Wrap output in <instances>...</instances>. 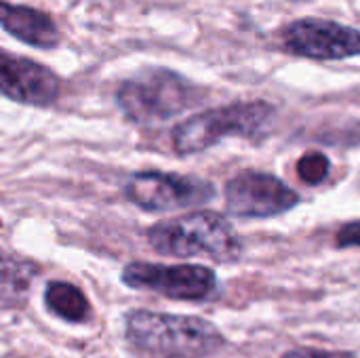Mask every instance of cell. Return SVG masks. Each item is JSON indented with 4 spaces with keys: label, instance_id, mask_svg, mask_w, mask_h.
Masks as SVG:
<instances>
[{
    "label": "cell",
    "instance_id": "cell-1",
    "mask_svg": "<svg viewBox=\"0 0 360 358\" xmlns=\"http://www.w3.org/2000/svg\"><path fill=\"white\" fill-rule=\"evenodd\" d=\"M124 335L137 352L156 358H207L226 346L224 333L207 319L152 310H129Z\"/></svg>",
    "mask_w": 360,
    "mask_h": 358
},
{
    "label": "cell",
    "instance_id": "cell-2",
    "mask_svg": "<svg viewBox=\"0 0 360 358\" xmlns=\"http://www.w3.org/2000/svg\"><path fill=\"white\" fill-rule=\"evenodd\" d=\"M205 91L184 74L169 68H143L122 80L116 103L127 120L135 124L167 122L200 103Z\"/></svg>",
    "mask_w": 360,
    "mask_h": 358
},
{
    "label": "cell",
    "instance_id": "cell-3",
    "mask_svg": "<svg viewBox=\"0 0 360 358\" xmlns=\"http://www.w3.org/2000/svg\"><path fill=\"white\" fill-rule=\"evenodd\" d=\"M150 247L169 257H211L236 262L243 253L234 226L217 211H194L175 219L158 222L148 230Z\"/></svg>",
    "mask_w": 360,
    "mask_h": 358
},
{
    "label": "cell",
    "instance_id": "cell-4",
    "mask_svg": "<svg viewBox=\"0 0 360 358\" xmlns=\"http://www.w3.org/2000/svg\"><path fill=\"white\" fill-rule=\"evenodd\" d=\"M276 108L264 99L234 101L228 106L209 108L181 120L173 133V150L181 156L205 152L226 137H257L274 120Z\"/></svg>",
    "mask_w": 360,
    "mask_h": 358
},
{
    "label": "cell",
    "instance_id": "cell-5",
    "mask_svg": "<svg viewBox=\"0 0 360 358\" xmlns=\"http://www.w3.org/2000/svg\"><path fill=\"white\" fill-rule=\"evenodd\" d=\"M122 283L137 291H152L177 302H202L217 289V274L196 264H152L131 262L122 268Z\"/></svg>",
    "mask_w": 360,
    "mask_h": 358
},
{
    "label": "cell",
    "instance_id": "cell-6",
    "mask_svg": "<svg viewBox=\"0 0 360 358\" xmlns=\"http://www.w3.org/2000/svg\"><path fill=\"white\" fill-rule=\"evenodd\" d=\"M281 49L312 61H342L360 55V30L333 19L302 17L283 25Z\"/></svg>",
    "mask_w": 360,
    "mask_h": 358
},
{
    "label": "cell",
    "instance_id": "cell-7",
    "mask_svg": "<svg viewBox=\"0 0 360 358\" xmlns=\"http://www.w3.org/2000/svg\"><path fill=\"white\" fill-rule=\"evenodd\" d=\"M302 196L281 177L264 171H240L226 184V209L240 219L278 217L300 205Z\"/></svg>",
    "mask_w": 360,
    "mask_h": 358
},
{
    "label": "cell",
    "instance_id": "cell-8",
    "mask_svg": "<svg viewBox=\"0 0 360 358\" xmlns=\"http://www.w3.org/2000/svg\"><path fill=\"white\" fill-rule=\"evenodd\" d=\"M124 196L143 211L165 213L175 209H188L192 205H205L215 196V188L211 181H205L200 177L162 171H141L127 181Z\"/></svg>",
    "mask_w": 360,
    "mask_h": 358
},
{
    "label": "cell",
    "instance_id": "cell-9",
    "mask_svg": "<svg viewBox=\"0 0 360 358\" xmlns=\"http://www.w3.org/2000/svg\"><path fill=\"white\" fill-rule=\"evenodd\" d=\"M0 95L23 106L49 108L61 95V78L30 57L0 49Z\"/></svg>",
    "mask_w": 360,
    "mask_h": 358
},
{
    "label": "cell",
    "instance_id": "cell-10",
    "mask_svg": "<svg viewBox=\"0 0 360 358\" xmlns=\"http://www.w3.org/2000/svg\"><path fill=\"white\" fill-rule=\"evenodd\" d=\"M0 27L36 49H55L61 40L59 27L49 13L8 0H0Z\"/></svg>",
    "mask_w": 360,
    "mask_h": 358
},
{
    "label": "cell",
    "instance_id": "cell-11",
    "mask_svg": "<svg viewBox=\"0 0 360 358\" xmlns=\"http://www.w3.org/2000/svg\"><path fill=\"white\" fill-rule=\"evenodd\" d=\"M38 274H40V266L36 262L0 251V306L2 308L23 306L27 300V291Z\"/></svg>",
    "mask_w": 360,
    "mask_h": 358
},
{
    "label": "cell",
    "instance_id": "cell-12",
    "mask_svg": "<svg viewBox=\"0 0 360 358\" xmlns=\"http://www.w3.org/2000/svg\"><path fill=\"white\" fill-rule=\"evenodd\" d=\"M44 306L51 314L65 323H86L93 314L82 289L65 281H51L44 289Z\"/></svg>",
    "mask_w": 360,
    "mask_h": 358
},
{
    "label": "cell",
    "instance_id": "cell-13",
    "mask_svg": "<svg viewBox=\"0 0 360 358\" xmlns=\"http://www.w3.org/2000/svg\"><path fill=\"white\" fill-rule=\"evenodd\" d=\"M331 169V160L323 152H306L297 160V175L308 186H321Z\"/></svg>",
    "mask_w": 360,
    "mask_h": 358
},
{
    "label": "cell",
    "instance_id": "cell-14",
    "mask_svg": "<svg viewBox=\"0 0 360 358\" xmlns=\"http://www.w3.org/2000/svg\"><path fill=\"white\" fill-rule=\"evenodd\" d=\"M335 245L340 249H352L360 247V219L359 222H348L344 224L338 234H335Z\"/></svg>",
    "mask_w": 360,
    "mask_h": 358
},
{
    "label": "cell",
    "instance_id": "cell-15",
    "mask_svg": "<svg viewBox=\"0 0 360 358\" xmlns=\"http://www.w3.org/2000/svg\"><path fill=\"white\" fill-rule=\"evenodd\" d=\"M281 358H359L352 352H335V350H323V348H293L287 350Z\"/></svg>",
    "mask_w": 360,
    "mask_h": 358
}]
</instances>
